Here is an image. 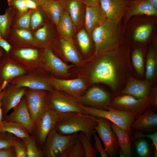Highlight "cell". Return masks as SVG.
Masks as SVG:
<instances>
[{
	"label": "cell",
	"mask_w": 157,
	"mask_h": 157,
	"mask_svg": "<svg viewBox=\"0 0 157 157\" xmlns=\"http://www.w3.org/2000/svg\"><path fill=\"white\" fill-rule=\"evenodd\" d=\"M22 140L26 147L27 157H44L42 149L38 148L36 145V140L34 137L31 136Z\"/></svg>",
	"instance_id": "d590c367"
},
{
	"label": "cell",
	"mask_w": 157,
	"mask_h": 157,
	"mask_svg": "<svg viewBox=\"0 0 157 157\" xmlns=\"http://www.w3.org/2000/svg\"><path fill=\"white\" fill-rule=\"evenodd\" d=\"M42 10L41 6L32 12L31 18L30 31L33 33L44 23Z\"/></svg>",
	"instance_id": "ab89813d"
},
{
	"label": "cell",
	"mask_w": 157,
	"mask_h": 157,
	"mask_svg": "<svg viewBox=\"0 0 157 157\" xmlns=\"http://www.w3.org/2000/svg\"><path fill=\"white\" fill-rule=\"evenodd\" d=\"M112 129L115 134L119 147V152L121 157H129L132 154L131 141L129 132L115 124L110 122Z\"/></svg>",
	"instance_id": "4316f807"
},
{
	"label": "cell",
	"mask_w": 157,
	"mask_h": 157,
	"mask_svg": "<svg viewBox=\"0 0 157 157\" xmlns=\"http://www.w3.org/2000/svg\"><path fill=\"white\" fill-rule=\"evenodd\" d=\"M157 10L151 4L149 0H134L129 1V7L124 16L127 21L132 16L136 15H156Z\"/></svg>",
	"instance_id": "d4e9b609"
},
{
	"label": "cell",
	"mask_w": 157,
	"mask_h": 157,
	"mask_svg": "<svg viewBox=\"0 0 157 157\" xmlns=\"http://www.w3.org/2000/svg\"><path fill=\"white\" fill-rule=\"evenodd\" d=\"M0 132L10 133L22 139L31 136L29 132L21 125L15 122L4 120L0 125Z\"/></svg>",
	"instance_id": "4dcf8cb0"
},
{
	"label": "cell",
	"mask_w": 157,
	"mask_h": 157,
	"mask_svg": "<svg viewBox=\"0 0 157 157\" xmlns=\"http://www.w3.org/2000/svg\"><path fill=\"white\" fill-rule=\"evenodd\" d=\"M24 1L29 10H36L40 6L34 0H24Z\"/></svg>",
	"instance_id": "f907efd6"
},
{
	"label": "cell",
	"mask_w": 157,
	"mask_h": 157,
	"mask_svg": "<svg viewBox=\"0 0 157 157\" xmlns=\"http://www.w3.org/2000/svg\"><path fill=\"white\" fill-rule=\"evenodd\" d=\"M42 49L36 47H12L9 57L29 74L47 75L42 65Z\"/></svg>",
	"instance_id": "277c9868"
},
{
	"label": "cell",
	"mask_w": 157,
	"mask_h": 157,
	"mask_svg": "<svg viewBox=\"0 0 157 157\" xmlns=\"http://www.w3.org/2000/svg\"><path fill=\"white\" fill-rule=\"evenodd\" d=\"M27 88L18 87L9 83L3 90L1 99L3 117L9 111L14 109L25 95Z\"/></svg>",
	"instance_id": "ac0fdd59"
},
{
	"label": "cell",
	"mask_w": 157,
	"mask_h": 157,
	"mask_svg": "<svg viewBox=\"0 0 157 157\" xmlns=\"http://www.w3.org/2000/svg\"><path fill=\"white\" fill-rule=\"evenodd\" d=\"M79 106L86 113L97 118L106 119L120 128L131 132L132 122L138 114L122 111L109 106L107 110L98 109L83 105Z\"/></svg>",
	"instance_id": "5b68a950"
},
{
	"label": "cell",
	"mask_w": 157,
	"mask_h": 157,
	"mask_svg": "<svg viewBox=\"0 0 157 157\" xmlns=\"http://www.w3.org/2000/svg\"><path fill=\"white\" fill-rule=\"evenodd\" d=\"M129 0V1H130V0Z\"/></svg>",
	"instance_id": "6f0895ef"
},
{
	"label": "cell",
	"mask_w": 157,
	"mask_h": 157,
	"mask_svg": "<svg viewBox=\"0 0 157 157\" xmlns=\"http://www.w3.org/2000/svg\"><path fill=\"white\" fill-rule=\"evenodd\" d=\"M132 61L133 65L138 73L142 75L144 70L143 54L142 51L138 49H135L132 55Z\"/></svg>",
	"instance_id": "60d3db41"
},
{
	"label": "cell",
	"mask_w": 157,
	"mask_h": 157,
	"mask_svg": "<svg viewBox=\"0 0 157 157\" xmlns=\"http://www.w3.org/2000/svg\"><path fill=\"white\" fill-rule=\"evenodd\" d=\"M0 157H15L13 146L0 149Z\"/></svg>",
	"instance_id": "c3c4849f"
},
{
	"label": "cell",
	"mask_w": 157,
	"mask_h": 157,
	"mask_svg": "<svg viewBox=\"0 0 157 157\" xmlns=\"http://www.w3.org/2000/svg\"><path fill=\"white\" fill-rule=\"evenodd\" d=\"M7 1L8 7L13 9L15 14H22L29 10L24 0H8Z\"/></svg>",
	"instance_id": "b9f144b4"
},
{
	"label": "cell",
	"mask_w": 157,
	"mask_h": 157,
	"mask_svg": "<svg viewBox=\"0 0 157 157\" xmlns=\"http://www.w3.org/2000/svg\"><path fill=\"white\" fill-rule=\"evenodd\" d=\"M93 136L94 139L93 147L98 152L101 157H108L109 156L104 148L103 147L100 138L97 135L95 131L93 134Z\"/></svg>",
	"instance_id": "7dc6e473"
},
{
	"label": "cell",
	"mask_w": 157,
	"mask_h": 157,
	"mask_svg": "<svg viewBox=\"0 0 157 157\" xmlns=\"http://www.w3.org/2000/svg\"><path fill=\"white\" fill-rule=\"evenodd\" d=\"M34 10H29L26 12L20 15L14 14L11 27L30 31L31 16Z\"/></svg>",
	"instance_id": "d6a6232c"
},
{
	"label": "cell",
	"mask_w": 157,
	"mask_h": 157,
	"mask_svg": "<svg viewBox=\"0 0 157 157\" xmlns=\"http://www.w3.org/2000/svg\"><path fill=\"white\" fill-rule=\"evenodd\" d=\"M120 21L106 19L93 31L91 37L95 46L94 57L113 50L118 44L120 36Z\"/></svg>",
	"instance_id": "3957f363"
},
{
	"label": "cell",
	"mask_w": 157,
	"mask_h": 157,
	"mask_svg": "<svg viewBox=\"0 0 157 157\" xmlns=\"http://www.w3.org/2000/svg\"><path fill=\"white\" fill-rule=\"evenodd\" d=\"M128 0H100L99 4L106 18L120 21L129 5Z\"/></svg>",
	"instance_id": "44dd1931"
},
{
	"label": "cell",
	"mask_w": 157,
	"mask_h": 157,
	"mask_svg": "<svg viewBox=\"0 0 157 157\" xmlns=\"http://www.w3.org/2000/svg\"><path fill=\"white\" fill-rule=\"evenodd\" d=\"M13 9L8 7L3 15H0V35L3 38L6 39L9 33L14 16Z\"/></svg>",
	"instance_id": "1f68e13d"
},
{
	"label": "cell",
	"mask_w": 157,
	"mask_h": 157,
	"mask_svg": "<svg viewBox=\"0 0 157 157\" xmlns=\"http://www.w3.org/2000/svg\"><path fill=\"white\" fill-rule=\"evenodd\" d=\"M153 29V25L151 23L145 24L138 26L134 31V40L137 42H145L150 36Z\"/></svg>",
	"instance_id": "e575fe53"
},
{
	"label": "cell",
	"mask_w": 157,
	"mask_h": 157,
	"mask_svg": "<svg viewBox=\"0 0 157 157\" xmlns=\"http://www.w3.org/2000/svg\"><path fill=\"white\" fill-rule=\"evenodd\" d=\"M40 6H42L47 0H34Z\"/></svg>",
	"instance_id": "11a10c76"
},
{
	"label": "cell",
	"mask_w": 157,
	"mask_h": 157,
	"mask_svg": "<svg viewBox=\"0 0 157 157\" xmlns=\"http://www.w3.org/2000/svg\"><path fill=\"white\" fill-rule=\"evenodd\" d=\"M156 54L154 50L150 49L147 56L146 76L148 79H151L153 77L156 65Z\"/></svg>",
	"instance_id": "74e56055"
},
{
	"label": "cell",
	"mask_w": 157,
	"mask_h": 157,
	"mask_svg": "<svg viewBox=\"0 0 157 157\" xmlns=\"http://www.w3.org/2000/svg\"><path fill=\"white\" fill-rule=\"evenodd\" d=\"M56 28L60 38L65 39L72 38L77 30L69 14L64 9Z\"/></svg>",
	"instance_id": "83f0119b"
},
{
	"label": "cell",
	"mask_w": 157,
	"mask_h": 157,
	"mask_svg": "<svg viewBox=\"0 0 157 157\" xmlns=\"http://www.w3.org/2000/svg\"><path fill=\"white\" fill-rule=\"evenodd\" d=\"M74 98L78 103L83 105L104 110H107L111 101L108 93L96 86L88 88L83 95Z\"/></svg>",
	"instance_id": "5bb4252c"
},
{
	"label": "cell",
	"mask_w": 157,
	"mask_h": 157,
	"mask_svg": "<svg viewBox=\"0 0 157 157\" xmlns=\"http://www.w3.org/2000/svg\"><path fill=\"white\" fill-rule=\"evenodd\" d=\"M7 40L13 47H36L41 48L30 31L11 27Z\"/></svg>",
	"instance_id": "ffe728a7"
},
{
	"label": "cell",
	"mask_w": 157,
	"mask_h": 157,
	"mask_svg": "<svg viewBox=\"0 0 157 157\" xmlns=\"http://www.w3.org/2000/svg\"><path fill=\"white\" fill-rule=\"evenodd\" d=\"M78 138L83 147L85 157H96L97 151L93 147L92 142L83 132L78 133Z\"/></svg>",
	"instance_id": "8d00e7d4"
},
{
	"label": "cell",
	"mask_w": 157,
	"mask_h": 157,
	"mask_svg": "<svg viewBox=\"0 0 157 157\" xmlns=\"http://www.w3.org/2000/svg\"><path fill=\"white\" fill-rule=\"evenodd\" d=\"M0 47L3 49L7 53H8L12 47L7 40L3 38L0 35Z\"/></svg>",
	"instance_id": "681fc988"
},
{
	"label": "cell",
	"mask_w": 157,
	"mask_h": 157,
	"mask_svg": "<svg viewBox=\"0 0 157 157\" xmlns=\"http://www.w3.org/2000/svg\"><path fill=\"white\" fill-rule=\"evenodd\" d=\"M78 139V133L65 135L53 129L47 137L42 149L45 157H62L67 149Z\"/></svg>",
	"instance_id": "8992f818"
},
{
	"label": "cell",
	"mask_w": 157,
	"mask_h": 157,
	"mask_svg": "<svg viewBox=\"0 0 157 157\" xmlns=\"http://www.w3.org/2000/svg\"><path fill=\"white\" fill-rule=\"evenodd\" d=\"M135 147L136 152L140 157H146L149 154V149L147 142L143 138L136 139Z\"/></svg>",
	"instance_id": "ee69618b"
},
{
	"label": "cell",
	"mask_w": 157,
	"mask_h": 157,
	"mask_svg": "<svg viewBox=\"0 0 157 157\" xmlns=\"http://www.w3.org/2000/svg\"><path fill=\"white\" fill-rule=\"evenodd\" d=\"M29 74L16 63L5 52L0 58V90L3 91L9 82L20 76Z\"/></svg>",
	"instance_id": "9a60e30c"
},
{
	"label": "cell",
	"mask_w": 157,
	"mask_h": 157,
	"mask_svg": "<svg viewBox=\"0 0 157 157\" xmlns=\"http://www.w3.org/2000/svg\"><path fill=\"white\" fill-rule=\"evenodd\" d=\"M59 115L54 129L58 133L67 135L82 132L92 142L97 124L96 117L79 112L65 113Z\"/></svg>",
	"instance_id": "7a4b0ae2"
},
{
	"label": "cell",
	"mask_w": 157,
	"mask_h": 157,
	"mask_svg": "<svg viewBox=\"0 0 157 157\" xmlns=\"http://www.w3.org/2000/svg\"><path fill=\"white\" fill-rule=\"evenodd\" d=\"M97 122L95 130L102 141L105 150L109 156H115L119 152V147L117 136L111 129L110 122L100 118H97Z\"/></svg>",
	"instance_id": "4fadbf2b"
},
{
	"label": "cell",
	"mask_w": 157,
	"mask_h": 157,
	"mask_svg": "<svg viewBox=\"0 0 157 157\" xmlns=\"http://www.w3.org/2000/svg\"><path fill=\"white\" fill-rule=\"evenodd\" d=\"M85 6H90L98 3L100 0H81Z\"/></svg>",
	"instance_id": "816d5d0a"
},
{
	"label": "cell",
	"mask_w": 157,
	"mask_h": 157,
	"mask_svg": "<svg viewBox=\"0 0 157 157\" xmlns=\"http://www.w3.org/2000/svg\"><path fill=\"white\" fill-rule=\"evenodd\" d=\"M19 138L8 132H0V149L13 146Z\"/></svg>",
	"instance_id": "7bdbcfd3"
},
{
	"label": "cell",
	"mask_w": 157,
	"mask_h": 157,
	"mask_svg": "<svg viewBox=\"0 0 157 157\" xmlns=\"http://www.w3.org/2000/svg\"><path fill=\"white\" fill-rule=\"evenodd\" d=\"M47 103L48 108L59 115L72 112L87 114L74 97L60 91L53 89L48 91Z\"/></svg>",
	"instance_id": "ba28073f"
},
{
	"label": "cell",
	"mask_w": 157,
	"mask_h": 157,
	"mask_svg": "<svg viewBox=\"0 0 157 157\" xmlns=\"http://www.w3.org/2000/svg\"><path fill=\"white\" fill-rule=\"evenodd\" d=\"M85 153L82 145L78 139L65 151L62 157H84Z\"/></svg>",
	"instance_id": "f35d334b"
},
{
	"label": "cell",
	"mask_w": 157,
	"mask_h": 157,
	"mask_svg": "<svg viewBox=\"0 0 157 157\" xmlns=\"http://www.w3.org/2000/svg\"><path fill=\"white\" fill-rule=\"evenodd\" d=\"M48 76L49 75L28 74L15 78L9 83L18 87L51 91L53 89L48 83Z\"/></svg>",
	"instance_id": "e0dca14e"
},
{
	"label": "cell",
	"mask_w": 157,
	"mask_h": 157,
	"mask_svg": "<svg viewBox=\"0 0 157 157\" xmlns=\"http://www.w3.org/2000/svg\"><path fill=\"white\" fill-rule=\"evenodd\" d=\"M47 80L53 89L63 92L74 97L83 95L88 88L87 83L81 77L69 79L48 76Z\"/></svg>",
	"instance_id": "7c38bea8"
},
{
	"label": "cell",
	"mask_w": 157,
	"mask_h": 157,
	"mask_svg": "<svg viewBox=\"0 0 157 157\" xmlns=\"http://www.w3.org/2000/svg\"><path fill=\"white\" fill-rule=\"evenodd\" d=\"M49 47L63 61L67 64L71 63L75 67H80L85 62V60L79 53L72 38H60L58 40L55 39Z\"/></svg>",
	"instance_id": "9c48e42d"
},
{
	"label": "cell",
	"mask_w": 157,
	"mask_h": 157,
	"mask_svg": "<svg viewBox=\"0 0 157 157\" xmlns=\"http://www.w3.org/2000/svg\"><path fill=\"white\" fill-rule=\"evenodd\" d=\"M42 63L47 74L58 78H68L72 75L71 69L75 67L63 61L54 54L49 47L42 49Z\"/></svg>",
	"instance_id": "52a82bcc"
},
{
	"label": "cell",
	"mask_w": 157,
	"mask_h": 157,
	"mask_svg": "<svg viewBox=\"0 0 157 157\" xmlns=\"http://www.w3.org/2000/svg\"><path fill=\"white\" fill-rule=\"evenodd\" d=\"M59 115L48 107L34 129L37 142L42 149L49 134L53 129L59 118Z\"/></svg>",
	"instance_id": "2e32d148"
},
{
	"label": "cell",
	"mask_w": 157,
	"mask_h": 157,
	"mask_svg": "<svg viewBox=\"0 0 157 157\" xmlns=\"http://www.w3.org/2000/svg\"><path fill=\"white\" fill-rule=\"evenodd\" d=\"M152 107L136 117L131 124V131L142 132L157 126V115Z\"/></svg>",
	"instance_id": "603a6c76"
},
{
	"label": "cell",
	"mask_w": 157,
	"mask_h": 157,
	"mask_svg": "<svg viewBox=\"0 0 157 157\" xmlns=\"http://www.w3.org/2000/svg\"><path fill=\"white\" fill-rule=\"evenodd\" d=\"M145 137L149 138L151 140L155 149L154 156L156 157L157 156V133L155 132L152 134H143L141 132H138L135 134L133 138L135 140L138 138Z\"/></svg>",
	"instance_id": "bcb514c9"
},
{
	"label": "cell",
	"mask_w": 157,
	"mask_h": 157,
	"mask_svg": "<svg viewBox=\"0 0 157 157\" xmlns=\"http://www.w3.org/2000/svg\"><path fill=\"white\" fill-rule=\"evenodd\" d=\"M47 92L27 88L24 95L34 129L48 108L47 103Z\"/></svg>",
	"instance_id": "8fae6325"
},
{
	"label": "cell",
	"mask_w": 157,
	"mask_h": 157,
	"mask_svg": "<svg viewBox=\"0 0 157 157\" xmlns=\"http://www.w3.org/2000/svg\"><path fill=\"white\" fill-rule=\"evenodd\" d=\"M15 157H27L26 145L22 139H19L13 145Z\"/></svg>",
	"instance_id": "f6af8a7d"
},
{
	"label": "cell",
	"mask_w": 157,
	"mask_h": 157,
	"mask_svg": "<svg viewBox=\"0 0 157 157\" xmlns=\"http://www.w3.org/2000/svg\"><path fill=\"white\" fill-rule=\"evenodd\" d=\"M76 38L82 53L84 56H87L91 48L90 36L85 29L82 28L76 33Z\"/></svg>",
	"instance_id": "836d02e7"
},
{
	"label": "cell",
	"mask_w": 157,
	"mask_h": 157,
	"mask_svg": "<svg viewBox=\"0 0 157 157\" xmlns=\"http://www.w3.org/2000/svg\"><path fill=\"white\" fill-rule=\"evenodd\" d=\"M108 106L117 110L140 115L148 108L155 106L151 95L143 99H138L124 94L114 98Z\"/></svg>",
	"instance_id": "30bf717a"
},
{
	"label": "cell",
	"mask_w": 157,
	"mask_h": 157,
	"mask_svg": "<svg viewBox=\"0 0 157 157\" xmlns=\"http://www.w3.org/2000/svg\"><path fill=\"white\" fill-rule=\"evenodd\" d=\"M110 51L101 53L86 60L81 67H77L75 75L83 78L88 84L102 83L113 90L117 86V71Z\"/></svg>",
	"instance_id": "6da1fadb"
},
{
	"label": "cell",
	"mask_w": 157,
	"mask_h": 157,
	"mask_svg": "<svg viewBox=\"0 0 157 157\" xmlns=\"http://www.w3.org/2000/svg\"><path fill=\"white\" fill-rule=\"evenodd\" d=\"M5 52L3 49L0 47V58Z\"/></svg>",
	"instance_id": "9f6ffc18"
},
{
	"label": "cell",
	"mask_w": 157,
	"mask_h": 157,
	"mask_svg": "<svg viewBox=\"0 0 157 157\" xmlns=\"http://www.w3.org/2000/svg\"><path fill=\"white\" fill-rule=\"evenodd\" d=\"M3 120L17 123L25 128L31 135L34 134L31 115L24 96L13 112L3 117Z\"/></svg>",
	"instance_id": "d6986e66"
},
{
	"label": "cell",
	"mask_w": 157,
	"mask_h": 157,
	"mask_svg": "<svg viewBox=\"0 0 157 157\" xmlns=\"http://www.w3.org/2000/svg\"><path fill=\"white\" fill-rule=\"evenodd\" d=\"M149 1L151 5L157 10V0H149Z\"/></svg>",
	"instance_id": "db71d44e"
},
{
	"label": "cell",
	"mask_w": 157,
	"mask_h": 157,
	"mask_svg": "<svg viewBox=\"0 0 157 157\" xmlns=\"http://www.w3.org/2000/svg\"><path fill=\"white\" fill-rule=\"evenodd\" d=\"M32 33L42 49L49 47L56 38L53 26L49 23H44Z\"/></svg>",
	"instance_id": "484cf974"
},
{
	"label": "cell",
	"mask_w": 157,
	"mask_h": 157,
	"mask_svg": "<svg viewBox=\"0 0 157 157\" xmlns=\"http://www.w3.org/2000/svg\"><path fill=\"white\" fill-rule=\"evenodd\" d=\"M149 88L146 82L133 80L128 84L122 94L130 95L138 99H143L149 96Z\"/></svg>",
	"instance_id": "f1b7e54d"
},
{
	"label": "cell",
	"mask_w": 157,
	"mask_h": 157,
	"mask_svg": "<svg viewBox=\"0 0 157 157\" xmlns=\"http://www.w3.org/2000/svg\"><path fill=\"white\" fill-rule=\"evenodd\" d=\"M84 18L85 29L90 37L94 29L107 19L99 3L85 6Z\"/></svg>",
	"instance_id": "7402d4cb"
},
{
	"label": "cell",
	"mask_w": 157,
	"mask_h": 157,
	"mask_svg": "<svg viewBox=\"0 0 157 157\" xmlns=\"http://www.w3.org/2000/svg\"><path fill=\"white\" fill-rule=\"evenodd\" d=\"M69 14L77 29L80 28L84 17L85 6L81 0H58Z\"/></svg>",
	"instance_id": "cb8c5ba5"
},
{
	"label": "cell",
	"mask_w": 157,
	"mask_h": 157,
	"mask_svg": "<svg viewBox=\"0 0 157 157\" xmlns=\"http://www.w3.org/2000/svg\"><path fill=\"white\" fill-rule=\"evenodd\" d=\"M3 92V90H0V125L1 124L3 119V116L1 108V99Z\"/></svg>",
	"instance_id": "f5cc1de1"
},
{
	"label": "cell",
	"mask_w": 157,
	"mask_h": 157,
	"mask_svg": "<svg viewBox=\"0 0 157 157\" xmlns=\"http://www.w3.org/2000/svg\"><path fill=\"white\" fill-rule=\"evenodd\" d=\"M41 7L44 13L56 27L63 10L59 1L58 0H47Z\"/></svg>",
	"instance_id": "f546056e"
}]
</instances>
